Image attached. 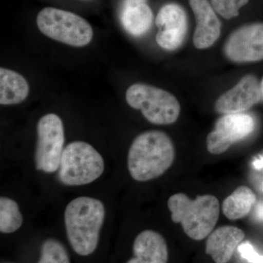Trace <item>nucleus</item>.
Returning a JSON list of instances; mask_svg holds the SVG:
<instances>
[{
    "mask_svg": "<svg viewBox=\"0 0 263 263\" xmlns=\"http://www.w3.org/2000/svg\"><path fill=\"white\" fill-rule=\"evenodd\" d=\"M105 162L94 147L84 141L69 143L62 152L58 179L67 186L94 182L103 174Z\"/></svg>",
    "mask_w": 263,
    "mask_h": 263,
    "instance_id": "4",
    "label": "nucleus"
},
{
    "mask_svg": "<svg viewBox=\"0 0 263 263\" xmlns=\"http://www.w3.org/2000/svg\"><path fill=\"white\" fill-rule=\"evenodd\" d=\"M238 252L243 258L250 263H263V256L259 255L249 242L240 243L238 247Z\"/></svg>",
    "mask_w": 263,
    "mask_h": 263,
    "instance_id": "21",
    "label": "nucleus"
},
{
    "mask_svg": "<svg viewBox=\"0 0 263 263\" xmlns=\"http://www.w3.org/2000/svg\"><path fill=\"white\" fill-rule=\"evenodd\" d=\"M133 257L127 263H167L168 249L162 235L146 230L137 235L133 243Z\"/></svg>",
    "mask_w": 263,
    "mask_h": 263,
    "instance_id": "14",
    "label": "nucleus"
},
{
    "mask_svg": "<svg viewBox=\"0 0 263 263\" xmlns=\"http://www.w3.org/2000/svg\"><path fill=\"white\" fill-rule=\"evenodd\" d=\"M256 202V196L250 188L240 186L222 203V212L230 220H236L248 215Z\"/></svg>",
    "mask_w": 263,
    "mask_h": 263,
    "instance_id": "17",
    "label": "nucleus"
},
{
    "mask_svg": "<svg viewBox=\"0 0 263 263\" xmlns=\"http://www.w3.org/2000/svg\"><path fill=\"white\" fill-rule=\"evenodd\" d=\"M228 59L235 62L263 60V23L248 24L230 34L224 46Z\"/></svg>",
    "mask_w": 263,
    "mask_h": 263,
    "instance_id": "9",
    "label": "nucleus"
},
{
    "mask_svg": "<svg viewBox=\"0 0 263 263\" xmlns=\"http://www.w3.org/2000/svg\"><path fill=\"white\" fill-rule=\"evenodd\" d=\"M190 5L196 20L194 45L198 49L211 47L220 36V21L209 0H190Z\"/></svg>",
    "mask_w": 263,
    "mask_h": 263,
    "instance_id": "12",
    "label": "nucleus"
},
{
    "mask_svg": "<svg viewBox=\"0 0 263 263\" xmlns=\"http://www.w3.org/2000/svg\"><path fill=\"white\" fill-rule=\"evenodd\" d=\"M254 129L253 118L243 113L226 114L218 119L207 136V149L212 155L226 152L233 143L249 136Z\"/></svg>",
    "mask_w": 263,
    "mask_h": 263,
    "instance_id": "8",
    "label": "nucleus"
},
{
    "mask_svg": "<svg viewBox=\"0 0 263 263\" xmlns=\"http://www.w3.org/2000/svg\"><path fill=\"white\" fill-rule=\"evenodd\" d=\"M174 143L166 133L151 130L141 133L132 143L127 167L133 179L147 181L160 177L174 163Z\"/></svg>",
    "mask_w": 263,
    "mask_h": 263,
    "instance_id": "2",
    "label": "nucleus"
},
{
    "mask_svg": "<svg viewBox=\"0 0 263 263\" xmlns=\"http://www.w3.org/2000/svg\"><path fill=\"white\" fill-rule=\"evenodd\" d=\"M245 238V232L240 228L220 227L209 235L205 252L216 263H228Z\"/></svg>",
    "mask_w": 263,
    "mask_h": 263,
    "instance_id": "13",
    "label": "nucleus"
},
{
    "mask_svg": "<svg viewBox=\"0 0 263 263\" xmlns=\"http://www.w3.org/2000/svg\"><path fill=\"white\" fill-rule=\"evenodd\" d=\"M37 140L34 161L37 171L51 174L58 171L65 143L63 122L58 115L43 116L37 124Z\"/></svg>",
    "mask_w": 263,
    "mask_h": 263,
    "instance_id": "7",
    "label": "nucleus"
},
{
    "mask_svg": "<svg viewBox=\"0 0 263 263\" xmlns=\"http://www.w3.org/2000/svg\"><path fill=\"white\" fill-rule=\"evenodd\" d=\"M260 89H261V94H262V99L263 100V78L262 80L260 83Z\"/></svg>",
    "mask_w": 263,
    "mask_h": 263,
    "instance_id": "24",
    "label": "nucleus"
},
{
    "mask_svg": "<svg viewBox=\"0 0 263 263\" xmlns=\"http://www.w3.org/2000/svg\"><path fill=\"white\" fill-rule=\"evenodd\" d=\"M126 100L132 108L140 110L150 123L167 125L177 121L181 107L174 95L146 84H135L126 92Z\"/></svg>",
    "mask_w": 263,
    "mask_h": 263,
    "instance_id": "6",
    "label": "nucleus"
},
{
    "mask_svg": "<svg viewBox=\"0 0 263 263\" xmlns=\"http://www.w3.org/2000/svg\"><path fill=\"white\" fill-rule=\"evenodd\" d=\"M249 0H211L213 8L221 17L231 19L239 15V10Z\"/></svg>",
    "mask_w": 263,
    "mask_h": 263,
    "instance_id": "20",
    "label": "nucleus"
},
{
    "mask_svg": "<svg viewBox=\"0 0 263 263\" xmlns=\"http://www.w3.org/2000/svg\"><path fill=\"white\" fill-rule=\"evenodd\" d=\"M167 206L173 221L180 223L184 233L196 240L211 234L220 212L219 200L212 195H200L191 200L185 194H175L170 197Z\"/></svg>",
    "mask_w": 263,
    "mask_h": 263,
    "instance_id": "3",
    "label": "nucleus"
},
{
    "mask_svg": "<svg viewBox=\"0 0 263 263\" xmlns=\"http://www.w3.org/2000/svg\"><path fill=\"white\" fill-rule=\"evenodd\" d=\"M123 27L135 37L146 34L153 22V13L147 0H123L120 8Z\"/></svg>",
    "mask_w": 263,
    "mask_h": 263,
    "instance_id": "15",
    "label": "nucleus"
},
{
    "mask_svg": "<svg viewBox=\"0 0 263 263\" xmlns=\"http://www.w3.org/2000/svg\"><path fill=\"white\" fill-rule=\"evenodd\" d=\"M38 29L45 35L74 47H84L91 43L93 29L87 21L72 12L46 8L38 13Z\"/></svg>",
    "mask_w": 263,
    "mask_h": 263,
    "instance_id": "5",
    "label": "nucleus"
},
{
    "mask_svg": "<svg viewBox=\"0 0 263 263\" xmlns=\"http://www.w3.org/2000/svg\"><path fill=\"white\" fill-rule=\"evenodd\" d=\"M256 215L259 219H263V204L259 203L256 208Z\"/></svg>",
    "mask_w": 263,
    "mask_h": 263,
    "instance_id": "22",
    "label": "nucleus"
},
{
    "mask_svg": "<svg viewBox=\"0 0 263 263\" xmlns=\"http://www.w3.org/2000/svg\"><path fill=\"white\" fill-rule=\"evenodd\" d=\"M105 216V206L98 199L80 197L67 204L65 211L66 233L76 254L86 257L94 253Z\"/></svg>",
    "mask_w": 263,
    "mask_h": 263,
    "instance_id": "1",
    "label": "nucleus"
},
{
    "mask_svg": "<svg viewBox=\"0 0 263 263\" xmlns=\"http://www.w3.org/2000/svg\"><path fill=\"white\" fill-rule=\"evenodd\" d=\"M23 224V216L18 203L9 197H0V231L4 234L14 233Z\"/></svg>",
    "mask_w": 263,
    "mask_h": 263,
    "instance_id": "18",
    "label": "nucleus"
},
{
    "mask_svg": "<svg viewBox=\"0 0 263 263\" xmlns=\"http://www.w3.org/2000/svg\"><path fill=\"white\" fill-rule=\"evenodd\" d=\"M262 190H263V189H262Z\"/></svg>",
    "mask_w": 263,
    "mask_h": 263,
    "instance_id": "25",
    "label": "nucleus"
},
{
    "mask_svg": "<svg viewBox=\"0 0 263 263\" xmlns=\"http://www.w3.org/2000/svg\"><path fill=\"white\" fill-rule=\"evenodd\" d=\"M28 82L23 76L10 69L0 68V104L16 105L28 96Z\"/></svg>",
    "mask_w": 263,
    "mask_h": 263,
    "instance_id": "16",
    "label": "nucleus"
},
{
    "mask_svg": "<svg viewBox=\"0 0 263 263\" xmlns=\"http://www.w3.org/2000/svg\"><path fill=\"white\" fill-rule=\"evenodd\" d=\"M253 165L257 170L262 169L263 167V157L254 160Z\"/></svg>",
    "mask_w": 263,
    "mask_h": 263,
    "instance_id": "23",
    "label": "nucleus"
},
{
    "mask_svg": "<svg viewBox=\"0 0 263 263\" xmlns=\"http://www.w3.org/2000/svg\"><path fill=\"white\" fill-rule=\"evenodd\" d=\"M155 22L159 29L156 41L161 48L174 51L181 46L187 31V18L180 5H164L157 13Z\"/></svg>",
    "mask_w": 263,
    "mask_h": 263,
    "instance_id": "10",
    "label": "nucleus"
},
{
    "mask_svg": "<svg viewBox=\"0 0 263 263\" xmlns=\"http://www.w3.org/2000/svg\"><path fill=\"white\" fill-rule=\"evenodd\" d=\"M37 263H71L67 249L61 242L48 238L41 246V256Z\"/></svg>",
    "mask_w": 263,
    "mask_h": 263,
    "instance_id": "19",
    "label": "nucleus"
},
{
    "mask_svg": "<svg viewBox=\"0 0 263 263\" xmlns=\"http://www.w3.org/2000/svg\"><path fill=\"white\" fill-rule=\"evenodd\" d=\"M262 100L260 83L254 76L248 75L240 79L234 87L217 99L215 109L218 113H243Z\"/></svg>",
    "mask_w": 263,
    "mask_h": 263,
    "instance_id": "11",
    "label": "nucleus"
}]
</instances>
